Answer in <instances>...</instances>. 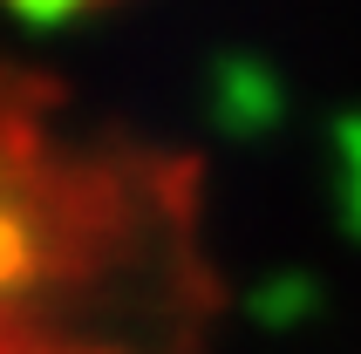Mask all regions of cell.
<instances>
[{
  "mask_svg": "<svg viewBox=\"0 0 361 354\" xmlns=\"http://www.w3.org/2000/svg\"><path fill=\"white\" fill-rule=\"evenodd\" d=\"M89 7H96V0H7V14L27 20V28H61V20L89 14Z\"/></svg>",
  "mask_w": 361,
  "mask_h": 354,
  "instance_id": "cell-2",
  "label": "cell"
},
{
  "mask_svg": "<svg viewBox=\"0 0 361 354\" xmlns=\"http://www.w3.org/2000/svg\"><path fill=\"white\" fill-rule=\"evenodd\" d=\"M212 327L191 171L61 137L0 89V354H204Z\"/></svg>",
  "mask_w": 361,
  "mask_h": 354,
  "instance_id": "cell-1",
  "label": "cell"
}]
</instances>
